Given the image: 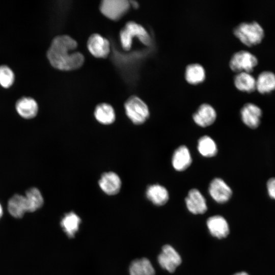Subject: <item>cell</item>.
Returning a JSON list of instances; mask_svg holds the SVG:
<instances>
[{
	"label": "cell",
	"instance_id": "6da1fadb",
	"mask_svg": "<svg viewBox=\"0 0 275 275\" xmlns=\"http://www.w3.org/2000/svg\"><path fill=\"white\" fill-rule=\"evenodd\" d=\"M77 47L76 41L68 35L56 37L47 52V57L54 68L64 71L77 69L84 63L83 54L74 51Z\"/></svg>",
	"mask_w": 275,
	"mask_h": 275
},
{
	"label": "cell",
	"instance_id": "7a4b0ae2",
	"mask_svg": "<svg viewBox=\"0 0 275 275\" xmlns=\"http://www.w3.org/2000/svg\"><path fill=\"white\" fill-rule=\"evenodd\" d=\"M234 35L244 45L252 47L260 44L264 37V31L257 21L243 22L233 30Z\"/></svg>",
	"mask_w": 275,
	"mask_h": 275
},
{
	"label": "cell",
	"instance_id": "3957f363",
	"mask_svg": "<svg viewBox=\"0 0 275 275\" xmlns=\"http://www.w3.org/2000/svg\"><path fill=\"white\" fill-rule=\"evenodd\" d=\"M134 37L138 38L145 45L151 43L150 36L146 29L140 24L129 21L120 32V42L124 50H130Z\"/></svg>",
	"mask_w": 275,
	"mask_h": 275
},
{
	"label": "cell",
	"instance_id": "277c9868",
	"mask_svg": "<svg viewBox=\"0 0 275 275\" xmlns=\"http://www.w3.org/2000/svg\"><path fill=\"white\" fill-rule=\"evenodd\" d=\"M124 108L128 118L136 125L144 123L150 115L147 105L136 96H130L127 99L124 104Z\"/></svg>",
	"mask_w": 275,
	"mask_h": 275
},
{
	"label": "cell",
	"instance_id": "5b68a950",
	"mask_svg": "<svg viewBox=\"0 0 275 275\" xmlns=\"http://www.w3.org/2000/svg\"><path fill=\"white\" fill-rule=\"evenodd\" d=\"M258 60L253 53L247 50H239L235 52L229 61L231 70L237 73L245 72L251 73L258 65Z\"/></svg>",
	"mask_w": 275,
	"mask_h": 275
},
{
	"label": "cell",
	"instance_id": "8992f818",
	"mask_svg": "<svg viewBox=\"0 0 275 275\" xmlns=\"http://www.w3.org/2000/svg\"><path fill=\"white\" fill-rule=\"evenodd\" d=\"M130 5L127 0H104L100 4V10L108 18L118 20L127 12Z\"/></svg>",
	"mask_w": 275,
	"mask_h": 275
},
{
	"label": "cell",
	"instance_id": "52a82bcc",
	"mask_svg": "<svg viewBox=\"0 0 275 275\" xmlns=\"http://www.w3.org/2000/svg\"><path fill=\"white\" fill-rule=\"evenodd\" d=\"M158 261L160 266L169 271L173 272L181 264L182 260L177 252L171 245L166 244L158 256Z\"/></svg>",
	"mask_w": 275,
	"mask_h": 275
},
{
	"label": "cell",
	"instance_id": "ba28073f",
	"mask_svg": "<svg viewBox=\"0 0 275 275\" xmlns=\"http://www.w3.org/2000/svg\"><path fill=\"white\" fill-rule=\"evenodd\" d=\"M208 191L212 198L218 203L227 202L232 195L230 187L220 178H215L210 182Z\"/></svg>",
	"mask_w": 275,
	"mask_h": 275
},
{
	"label": "cell",
	"instance_id": "9c48e42d",
	"mask_svg": "<svg viewBox=\"0 0 275 275\" xmlns=\"http://www.w3.org/2000/svg\"><path fill=\"white\" fill-rule=\"evenodd\" d=\"M87 47L90 52L98 58H105L110 52L108 40L98 34H93L89 37Z\"/></svg>",
	"mask_w": 275,
	"mask_h": 275
},
{
	"label": "cell",
	"instance_id": "30bf717a",
	"mask_svg": "<svg viewBox=\"0 0 275 275\" xmlns=\"http://www.w3.org/2000/svg\"><path fill=\"white\" fill-rule=\"evenodd\" d=\"M240 113L242 121L248 127L255 129L259 126L262 111L258 105L246 103L241 107Z\"/></svg>",
	"mask_w": 275,
	"mask_h": 275
},
{
	"label": "cell",
	"instance_id": "8fae6325",
	"mask_svg": "<svg viewBox=\"0 0 275 275\" xmlns=\"http://www.w3.org/2000/svg\"><path fill=\"white\" fill-rule=\"evenodd\" d=\"M216 112L212 106L208 103L201 104L193 115L195 123L199 126L206 127L212 125L216 120Z\"/></svg>",
	"mask_w": 275,
	"mask_h": 275
},
{
	"label": "cell",
	"instance_id": "7c38bea8",
	"mask_svg": "<svg viewBox=\"0 0 275 275\" xmlns=\"http://www.w3.org/2000/svg\"><path fill=\"white\" fill-rule=\"evenodd\" d=\"M185 202L188 210L193 214H203L207 210L206 199L196 188H192L188 191Z\"/></svg>",
	"mask_w": 275,
	"mask_h": 275
},
{
	"label": "cell",
	"instance_id": "4fadbf2b",
	"mask_svg": "<svg viewBox=\"0 0 275 275\" xmlns=\"http://www.w3.org/2000/svg\"><path fill=\"white\" fill-rule=\"evenodd\" d=\"M101 190L108 195L117 194L121 187V180L119 176L113 172L104 173L98 181Z\"/></svg>",
	"mask_w": 275,
	"mask_h": 275
},
{
	"label": "cell",
	"instance_id": "5bb4252c",
	"mask_svg": "<svg viewBox=\"0 0 275 275\" xmlns=\"http://www.w3.org/2000/svg\"><path fill=\"white\" fill-rule=\"evenodd\" d=\"M191 162V156L186 146L181 145L174 151L172 158V163L175 170L183 171L190 166Z\"/></svg>",
	"mask_w": 275,
	"mask_h": 275
},
{
	"label": "cell",
	"instance_id": "9a60e30c",
	"mask_svg": "<svg viewBox=\"0 0 275 275\" xmlns=\"http://www.w3.org/2000/svg\"><path fill=\"white\" fill-rule=\"evenodd\" d=\"M207 225L211 234L222 239L228 236L229 227L226 220L221 215H214L207 221Z\"/></svg>",
	"mask_w": 275,
	"mask_h": 275
},
{
	"label": "cell",
	"instance_id": "2e32d148",
	"mask_svg": "<svg viewBox=\"0 0 275 275\" xmlns=\"http://www.w3.org/2000/svg\"><path fill=\"white\" fill-rule=\"evenodd\" d=\"M256 90L261 94H268L275 90V74L270 71L260 73L256 79Z\"/></svg>",
	"mask_w": 275,
	"mask_h": 275
},
{
	"label": "cell",
	"instance_id": "e0dca14e",
	"mask_svg": "<svg viewBox=\"0 0 275 275\" xmlns=\"http://www.w3.org/2000/svg\"><path fill=\"white\" fill-rule=\"evenodd\" d=\"M146 195L147 199L157 206L164 205L169 198L167 188L158 184L149 185L147 188Z\"/></svg>",
	"mask_w": 275,
	"mask_h": 275
},
{
	"label": "cell",
	"instance_id": "ac0fdd59",
	"mask_svg": "<svg viewBox=\"0 0 275 275\" xmlns=\"http://www.w3.org/2000/svg\"><path fill=\"white\" fill-rule=\"evenodd\" d=\"M16 109L21 117L29 119L37 115L38 106L37 103L33 98L22 97L16 102Z\"/></svg>",
	"mask_w": 275,
	"mask_h": 275
},
{
	"label": "cell",
	"instance_id": "d6986e66",
	"mask_svg": "<svg viewBox=\"0 0 275 275\" xmlns=\"http://www.w3.org/2000/svg\"><path fill=\"white\" fill-rule=\"evenodd\" d=\"M234 85L240 91L251 93L256 90V79L249 73H236L233 78Z\"/></svg>",
	"mask_w": 275,
	"mask_h": 275
},
{
	"label": "cell",
	"instance_id": "ffe728a7",
	"mask_svg": "<svg viewBox=\"0 0 275 275\" xmlns=\"http://www.w3.org/2000/svg\"><path fill=\"white\" fill-rule=\"evenodd\" d=\"M7 208L12 216L16 218H21L28 212L24 196L19 194L13 195L8 202Z\"/></svg>",
	"mask_w": 275,
	"mask_h": 275
},
{
	"label": "cell",
	"instance_id": "44dd1931",
	"mask_svg": "<svg viewBox=\"0 0 275 275\" xmlns=\"http://www.w3.org/2000/svg\"><path fill=\"white\" fill-rule=\"evenodd\" d=\"M184 77L186 81L190 85L201 84L206 78L205 69L200 64H189L185 68Z\"/></svg>",
	"mask_w": 275,
	"mask_h": 275
},
{
	"label": "cell",
	"instance_id": "7402d4cb",
	"mask_svg": "<svg viewBox=\"0 0 275 275\" xmlns=\"http://www.w3.org/2000/svg\"><path fill=\"white\" fill-rule=\"evenodd\" d=\"M94 116L98 122L104 125L113 123L116 118L114 109L109 104L102 103L96 106Z\"/></svg>",
	"mask_w": 275,
	"mask_h": 275
},
{
	"label": "cell",
	"instance_id": "603a6c76",
	"mask_svg": "<svg viewBox=\"0 0 275 275\" xmlns=\"http://www.w3.org/2000/svg\"><path fill=\"white\" fill-rule=\"evenodd\" d=\"M130 275H155V270L150 261L146 258L133 260L129 267Z\"/></svg>",
	"mask_w": 275,
	"mask_h": 275
},
{
	"label": "cell",
	"instance_id": "cb8c5ba5",
	"mask_svg": "<svg viewBox=\"0 0 275 275\" xmlns=\"http://www.w3.org/2000/svg\"><path fill=\"white\" fill-rule=\"evenodd\" d=\"M28 212H33L40 209L44 203V199L40 191L36 187L28 189L24 196Z\"/></svg>",
	"mask_w": 275,
	"mask_h": 275
},
{
	"label": "cell",
	"instance_id": "d4e9b609",
	"mask_svg": "<svg viewBox=\"0 0 275 275\" xmlns=\"http://www.w3.org/2000/svg\"><path fill=\"white\" fill-rule=\"evenodd\" d=\"M197 148L200 154L205 157H213L217 152L215 142L208 135H204L199 139Z\"/></svg>",
	"mask_w": 275,
	"mask_h": 275
},
{
	"label": "cell",
	"instance_id": "484cf974",
	"mask_svg": "<svg viewBox=\"0 0 275 275\" xmlns=\"http://www.w3.org/2000/svg\"><path fill=\"white\" fill-rule=\"evenodd\" d=\"M80 218L73 212H70L65 215L61 222V225L67 235L72 237L78 229L80 223Z\"/></svg>",
	"mask_w": 275,
	"mask_h": 275
},
{
	"label": "cell",
	"instance_id": "4316f807",
	"mask_svg": "<svg viewBox=\"0 0 275 275\" xmlns=\"http://www.w3.org/2000/svg\"><path fill=\"white\" fill-rule=\"evenodd\" d=\"M14 75L12 70L6 65L0 66V85L8 88L13 83Z\"/></svg>",
	"mask_w": 275,
	"mask_h": 275
},
{
	"label": "cell",
	"instance_id": "83f0119b",
	"mask_svg": "<svg viewBox=\"0 0 275 275\" xmlns=\"http://www.w3.org/2000/svg\"><path fill=\"white\" fill-rule=\"evenodd\" d=\"M266 187L269 196L275 200V178H271L268 180Z\"/></svg>",
	"mask_w": 275,
	"mask_h": 275
},
{
	"label": "cell",
	"instance_id": "f1b7e54d",
	"mask_svg": "<svg viewBox=\"0 0 275 275\" xmlns=\"http://www.w3.org/2000/svg\"><path fill=\"white\" fill-rule=\"evenodd\" d=\"M129 3L134 8H137L139 6L138 4L135 1H129Z\"/></svg>",
	"mask_w": 275,
	"mask_h": 275
},
{
	"label": "cell",
	"instance_id": "f546056e",
	"mask_svg": "<svg viewBox=\"0 0 275 275\" xmlns=\"http://www.w3.org/2000/svg\"><path fill=\"white\" fill-rule=\"evenodd\" d=\"M233 275H249V274L245 272L242 271V272L236 273L234 274Z\"/></svg>",
	"mask_w": 275,
	"mask_h": 275
},
{
	"label": "cell",
	"instance_id": "4dcf8cb0",
	"mask_svg": "<svg viewBox=\"0 0 275 275\" xmlns=\"http://www.w3.org/2000/svg\"><path fill=\"white\" fill-rule=\"evenodd\" d=\"M3 208L1 204L0 203V219L3 216Z\"/></svg>",
	"mask_w": 275,
	"mask_h": 275
}]
</instances>
